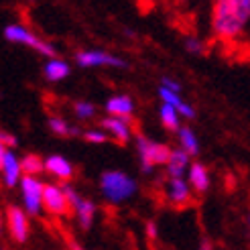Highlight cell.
I'll return each mask as SVG.
<instances>
[{"mask_svg":"<svg viewBox=\"0 0 250 250\" xmlns=\"http://www.w3.org/2000/svg\"><path fill=\"white\" fill-rule=\"evenodd\" d=\"M63 191H65L69 208H73V211H76V218H78L80 228L82 230H90L92 228V222H94V216H96L94 202H90V199H83L71 185H63Z\"/></svg>","mask_w":250,"mask_h":250,"instance_id":"6","label":"cell"},{"mask_svg":"<svg viewBox=\"0 0 250 250\" xmlns=\"http://www.w3.org/2000/svg\"><path fill=\"white\" fill-rule=\"evenodd\" d=\"M21 167H22V173L29 175V177H35L37 173H41L45 169V161H41L39 155L35 153H29L21 159Z\"/></svg>","mask_w":250,"mask_h":250,"instance_id":"19","label":"cell"},{"mask_svg":"<svg viewBox=\"0 0 250 250\" xmlns=\"http://www.w3.org/2000/svg\"><path fill=\"white\" fill-rule=\"evenodd\" d=\"M159 116H161V122H163V126L167 130H177V132L181 130V120H179L181 114L173 106L163 104V106H161V110H159Z\"/></svg>","mask_w":250,"mask_h":250,"instance_id":"18","label":"cell"},{"mask_svg":"<svg viewBox=\"0 0 250 250\" xmlns=\"http://www.w3.org/2000/svg\"><path fill=\"white\" fill-rule=\"evenodd\" d=\"M250 22V0H220L211 8V29L220 39L240 37Z\"/></svg>","mask_w":250,"mask_h":250,"instance_id":"1","label":"cell"},{"mask_svg":"<svg viewBox=\"0 0 250 250\" xmlns=\"http://www.w3.org/2000/svg\"><path fill=\"white\" fill-rule=\"evenodd\" d=\"M83 139L87 143H94V145H104L108 141V136L104 132H100V130H85L83 132Z\"/></svg>","mask_w":250,"mask_h":250,"instance_id":"23","label":"cell"},{"mask_svg":"<svg viewBox=\"0 0 250 250\" xmlns=\"http://www.w3.org/2000/svg\"><path fill=\"white\" fill-rule=\"evenodd\" d=\"M0 169H2V181L6 187H15L22 181L21 179V175H22L21 161L15 157L12 148L0 146Z\"/></svg>","mask_w":250,"mask_h":250,"instance_id":"8","label":"cell"},{"mask_svg":"<svg viewBox=\"0 0 250 250\" xmlns=\"http://www.w3.org/2000/svg\"><path fill=\"white\" fill-rule=\"evenodd\" d=\"M189 185L197 193H204L209 189V173L202 163H191L189 169Z\"/></svg>","mask_w":250,"mask_h":250,"instance_id":"16","label":"cell"},{"mask_svg":"<svg viewBox=\"0 0 250 250\" xmlns=\"http://www.w3.org/2000/svg\"><path fill=\"white\" fill-rule=\"evenodd\" d=\"M185 49L191 55H199L204 51V45H202V41H197V39H193V37H189V39H185Z\"/></svg>","mask_w":250,"mask_h":250,"instance_id":"24","label":"cell"},{"mask_svg":"<svg viewBox=\"0 0 250 250\" xmlns=\"http://www.w3.org/2000/svg\"><path fill=\"white\" fill-rule=\"evenodd\" d=\"M191 169V163H189V155H187L183 148H173L171 153V159L167 163V175L169 179H183L185 171Z\"/></svg>","mask_w":250,"mask_h":250,"instance_id":"12","label":"cell"},{"mask_svg":"<svg viewBox=\"0 0 250 250\" xmlns=\"http://www.w3.org/2000/svg\"><path fill=\"white\" fill-rule=\"evenodd\" d=\"M43 73H45V78L49 82H61L71 73V67H69V63H65L63 59H51V61L45 63Z\"/></svg>","mask_w":250,"mask_h":250,"instance_id":"17","label":"cell"},{"mask_svg":"<svg viewBox=\"0 0 250 250\" xmlns=\"http://www.w3.org/2000/svg\"><path fill=\"white\" fill-rule=\"evenodd\" d=\"M45 171H49L51 175H55L57 179H71L73 177V167L71 163L65 159V157H61V155H51V157H47L45 159Z\"/></svg>","mask_w":250,"mask_h":250,"instance_id":"15","label":"cell"},{"mask_svg":"<svg viewBox=\"0 0 250 250\" xmlns=\"http://www.w3.org/2000/svg\"><path fill=\"white\" fill-rule=\"evenodd\" d=\"M49 128H51L55 134H59V136L80 134V128L78 126H69V124L63 118H59V116H51V118H49Z\"/></svg>","mask_w":250,"mask_h":250,"instance_id":"21","label":"cell"},{"mask_svg":"<svg viewBox=\"0 0 250 250\" xmlns=\"http://www.w3.org/2000/svg\"><path fill=\"white\" fill-rule=\"evenodd\" d=\"M136 148H139V159H141L143 173H151L153 167H157V165H167L169 159H171V153H173L169 146L148 141L143 134L136 136Z\"/></svg>","mask_w":250,"mask_h":250,"instance_id":"3","label":"cell"},{"mask_svg":"<svg viewBox=\"0 0 250 250\" xmlns=\"http://www.w3.org/2000/svg\"><path fill=\"white\" fill-rule=\"evenodd\" d=\"M73 112H76V116L80 120H90L96 114V108L90 102H76L73 104Z\"/></svg>","mask_w":250,"mask_h":250,"instance_id":"22","label":"cell"},{"mask_svg":"<svg viewBox=\"0 0 250 250\" xmlns=\"http://www.w3.org/2000/svg\"><path fill=\"white\" fill-rule=\"evenodd\" d=\"M0 146H6V148L17 146V139L10 132H0Z\"/></svg>","mask_w":250,"mask_h":250,"instance_id":"26","label":"cell"},{"mask_svg":"<svg viewBox=\"0 0 250 250\" xmlns=\"http://www.w3.org/2000/svg\"><path fill=\"white\" fill-rule=\"evenodd\" d=\"M71 250H83L80 244H76V242H71Z\"/></svg>","mask_w":250,"mask_h":250,"instance_id":"29","label":"cell"},{"mask_svg":"<svg viewBox=\"0 0 250 250\" xmlns=\"http://www.w3.org/2000/svg\"><path fill=\"white\" fill-rule=\"evenodd\" d=\"M248 220H250V218H248Z\"/></svg>","mask_w":250,"mask_h":250,"instance_id":"30","label":"cell"},{"mask_svg":"<svg viewBox=\"0 0 250 250\" xmlns=\"http://www.w3.org/2000/svg\"><path fill=\"white\" fill-rule=\"evenodd\" d=\"M136 189H139L136 181L122 171H106L100 177V191L112 204L126 202L136 193Z\"/></svg>","mask_w":250,"mask_h":250,"instance_id":"2","label":"cell"},{"mask_svg":"<svg viewBox=\"0 0 250 250\" xmlns=\"http://www.w3.org/2000/svg\"><path fill=\"white\" fill-rule=\"evenodd\" d=\"M102 122V128L108 130L118 143H128L130 139V118H116V116H106L104 120H100Z\"/></svg>","mask_w":250,"mask_h":250,"instance_id":"11","label":"cell"},{"mask_svg":"<svg viewBox=\"0 0 250 250\" xmlns=\"http://www.w3.org/2000/svg\"><path fill=\"white\" fill-rule=\"evenodd\" d=\"M146 236H148L151 240L157 238V224H155V222H146Z\"/></svg>","mask_w":250,"mask_h":250,"instance_id":"27","label":"cell"},{"mask_svg":"<svg viewBox=\"0 0 250 250\" xmlns=\"http://www.w3.org/2000/svg\"><path fill=\"white\" fill-rule=\"evenodd\" d=\"M6 224H8V232L15 242H24L29 238V220L27 214L22 211L19 206H8L6 208Z\"/></svg>","mask_w":250,"mask_h":250,"instance_id":"9","label":"cell"},{"mask_svg":"<svg viewBox=\"0 0 250 250\" xmlns=\"http://www.w3.org/2000/svg\"><path fill=\"white\" fill-rule=\"evenodd\" d=\"M76 63L80 67H128V63L124 59L106 53V51H80L76 55Z\"/></svg>","mask_w":250,"mask_h":250,"instance_id":"7","label":"cell"},{"mask_svg":"<svg viewBox=\"0 0 250 250\" xmlns=\"http://www.w3.org/2000/svg\"><path fill=\"white\" fill-rule=\"evenodd\" d=\"M106 112L108 116H116V118H130L134 112V102L130 96H112L106 102Z\"/></svg>","mask_w":250,"mask_h":250,"instance_id":"13","label":"cell"},{"mask_svg":"<svg viewBox=\"0 0 250 250\" xmlns=\"http://www.w3.org/2000/svg\"><path fill=\"white\" fill-rule=\"evenodd\" d=\"M43 193H45V183H41L37 177L24 175L21 181V195H22V206L29 216H37L43 209Z\"/></svg>","mask_w":250,"mask_h":250,"instance_id":"5","label":"cell"},{"mask_svg":"<svg viewBox=\"0 0 250 250\" xmlns=\"http://www.w3.org/2000/svg\"><path fill=\"white\" fill-rule=\"evenodd\" d=\"M161 87H167V90H171V92H175V94L181 92V83L175 82V80H171V78H163V80H161Z\"/></svg>","mask_w":250,"mask_h":250,"instance_id":"25","label":"cell"},{"mask_svg":"<svg viewBox=\"0 0 250 250\" xmlns=\"http://www.w3.org/2000/svg\"><path fill=\"white\" fill-rule=\"evenodd\" d=\"M202 250H211V244H209L208 240H204V244H202Z\"/></svg>","mask_w":250,"mask_h":250,"instance_id":"28","label":"cell"},{"mask_svg":"<svg viewBox=\"0 0 250 250\" xmlns=\"http://www.w3.org/2000/svg\"><path fill=\"white\" fill-rule=\"evenodd\" d=\"M179 143H181V148L187 155H197L199 153V141H197V136L191 128L183 126L179 130Z\"/></svg>","mask_w":250,"mask_h":250,"instance_id":"20","label":"cell"},{"mask_svg":"<svg viewBox=\"0 0 250 250\" xmlns=\"http://www.w3.org/2000/svg\"><path fill=\"white\" fill-rule=\"evenodd\" d=\"M167 195L175 206H187L191 202V185L185 183L183 179H169Z\"/></svg>","mask_w":250,"mask_h":250,"instance_id":"14","label":"cell"},{"mask_svg":"<svg viewBox=\"0 0 250 250\" xmlns=\"http://www.w3.org/2000/svg\"><path fill=\"white\" fill-rule=\"evenodd\" d=\"M4 39L10 41V43H21V45H27L31 49H35V51H39L41 55H47V57H53L57 59L55 55V47L49 45L47 41L39 39L37 35H33L29 29H24L22 24H8V27H4Z\"/></svg>","mask_w":250,"mask_h":250,"instance_id":"4","label":"cell"},{"mask_svg":"<svg viewBox=\"0 0 250 250\" xmlns=\"http://www.w3.org/2000/svg\"><path fill=\"white\" fill-rule=\"evenodd\" d=\"M43 208L53 216H65L69 204L63 187H57L51 183H45V193H43Z\"/></svg>","mask_w":250,"mask_h":250,"instance_id":"10","label":"cell"}]
</instances>
